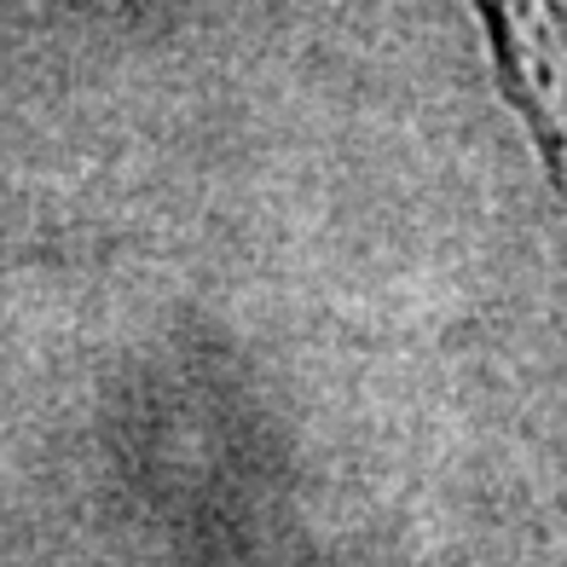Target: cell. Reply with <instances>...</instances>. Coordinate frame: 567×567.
<instances>
[{"label":"cell","mask_w":567,"mask_h":567,"mask_svg":"<svg viewBox=\"0 0 567 567\" xmlns=\"http://www.w3.org/2000/svg\"><path fill=\"white\" fill-rule=\"evenodd\" d=\"M481 30H486V47H493V64H498V87L509 99V111L527 122V134L538 140V157H545V174L550 186L561 192V127H556V111L545 99V70H538L533 47L515 35V18H509V0H470Z\"/></svg>","instance_id":"6da1fadb"}]
</instances>
